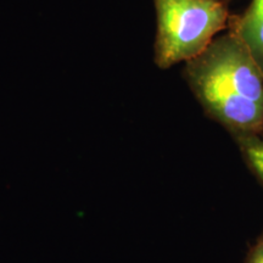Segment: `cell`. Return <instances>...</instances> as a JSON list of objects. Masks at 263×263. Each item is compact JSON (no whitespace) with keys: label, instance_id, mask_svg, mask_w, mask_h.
Listing matches in <instances>:
<instances>
[{"label":"cell","instance_id":"obj_6","mask_svg":"<svg viewBox=\"0 0 263 263\" xmlns=\"http://www.w3.org/2000/svg\"><path fill=\"white\" fill-rule=\"evenodd\" d=\"M256 240H257V241H259V242H262V244H263V230H262V233H261V234L258 235V238L256 239Z\"/></svg>","mask_w":263,"mask_h":263},{"label":"cell","instance_id":"obj_1","mask_svg":"<svg viewBox=\"0 0 263 263\" xmlns=\"http://www.w3.org/2000/svg\"><path fill=\"white\" fill-rule=\"evenodd\" d=\"M183 77L203 114L230 137L263 136V72L232 29L185 62Z\"/></svg>","mask_w":263,"mask_h":263},{"label":"cell","instance_id":"obj_3","mask_svg":"<svg viewBox=\"0 0 263 263\" xmlns=\"http://www.w3.org/2000/svg\"><path fill=\"white\" fill-rule=\"evenodd\" d=\"M228 28L244 43L263 72V0H252L242 14L230 16Z\"/></svg>","mask_w":263,"mask_h":263},{"label":"cell","instance_id":"obj_5","mask_svg":"<svg viewBox=\"0 0 263 263\" xmlns=\"http://www.w3.org/2000/svg\"><path fill=\"white\" fill-rule=\"evenodd\" d=\"M242 263H263V244L256 240L255 244L250 246Z\"/></svg>","mask_w":263,"mask_h":263},{"label":"cell","instance_id":"obj_4","mask_svg":"<svg viewBox=\"0 0 263 263\" xmlns=\"http://www.w3.org/2000/svg\"><path fill=\"white\" fill-rule=\"evenodd\" d=\"M241 159L263 188V136L233 137Z\"/></svg>","mask_w":263,"mask_h":263},{"label":"cell","instance_id":"obj_2","mask_svg":"<svg viewBox=\"0 0 263 263\" xmlns=\"http://www.w3.org/2000/svg\"><path fill=\"white\" fill-rule=\"evenodd\" d=\"M230 0H154V61L161 70L199 57L228 28Z\"/></svg>","mask_w":263,"mask_h":263}]
</instances>
